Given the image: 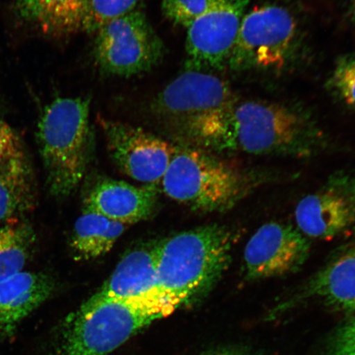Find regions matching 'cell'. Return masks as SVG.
<instances>
[{"label":"cell","mask_w":355,"mask_h":355,"mask_svg":"<svg viewBox=\"0 0 355 355\" xmlns=\"http://www.w3.org/2000/svg\"><path fill=\"white\" fill-rule=\"evenodd\" d=\"M215 0H162L163 15L175 25L188 28Z\"/></svg>","instance_id":"23"},{"label":"cell","mask_w":355,"mask_h":355,"mask_svg":"<svg viewBox=\"0 0 355 355\" xmlns=\"http://www.w3.org/2000/svg\"><path fill=\"white\" fill-rule=\"evenodd\" d=\"M50 275L21 272L0 282V338L11 336L17 326L54 294Z\"/></svg>","instance_id":"15"},{"label":"cell","mask_w":355,"mask_h":355,"mask_svg":"<svg viewBox=\"0 0 355 355\" xmlns=\"http://www.w3.org/2000/svg\"><path fill=\"white\" fill-rule=\"evenodd\" d=\"M141 1L143 0H87L83 32L94 33L110 20L136 10Z\"/></svg>","instance_id":"22"},{"label":"cell","mask_w":355,"mask_h":355,"mask_svg":"<svg viewBox=\"0 0 355 355\" xmlns=\"http://www.w3.org/2000/svg\"><path fill=\"white\" fill-rule=\"evenodd\" d=\"M157 202L155 187H137L121 180L103 179L87 193L83 210L127 225L148 218Z\"/></svg>","instance_id":"14"},{"label":"cell","mask_w":355,"mask_h":355,"mask_svg":"<svg viewBox=\"0 0 355 355\" xmlns=\"http://www.w3.org/2000/svg\"><path fill=\"white\" fill-rule=\"evenodd\" d=\"M13 15L46 37L65 38L83 32L87 0H15Z\"/></svg>","instance_id":"16"},{"label":"cell","mask_w":355,"mask_h":355,"mask_svg":"<svg viewBox=\"0 0 355 355\" xmlns=\"http://www.w3.org/2000/svg\"><path fill=\"white\" fill-rule=\"evenodd\" d=\"M94 33L93 55L101 72L108 76L150 72L165 56V44L139 8L110 20Z\"/></svg>","instance_id":"7"},{"label":"cell","mask_w":355,"mask_h":355,"mask_svg":"<svg viewBox=\"0 0 355 355\" xmlns=\"http://www.w3.org/2000/svg\"><path fill=\"white\" fill-rule=\"evenodd\" d=\"M202 355H251L244 350L236 348L223 347L208 350Z\"/></svg>","instance_id":"26"},{"label":"cell","mask_w":355,"mask_h":355,"mask_svg":"<svg viewBox=\"0 0 355 355\" xmlns=\"http://www.w3.org/2000/svg\"><path fill=\"white\" fill-rule=\"evenodd\" d=\"M250 0H215L187 28L185 70L203 71L227 66Z\"/></svg>","instance_id":"9"},{"label":"cell","mask_w":355,"mask_h":355,"mask_svg":"<svg viewBox=\"0 0 355 355\" xmlns=\"http://www.w3.org/2000/svg\"><path fill=\"white\" fill-rule=\"evenodd\" d=\"M195 146L208 152L307 157L322 152L326 137L308 114L261 101L236 102Z\"/></svg>","instance_id":"1"},{"label":"cell","mask_w":355,"mask_h":355,"mask_svg":"<svg viewBox=\"0 0 355 355\" xmlns=\"http://www.w3.org/2000/svg\"><path fill=\"white\" fill-rule=\"evenodd\" d=\"M101 125L110 157L123 174L149 187L161 184L175 146L125 123L101 119Z\"/></svg>","instance_id":"12"},{"label":"cell","mask_w":355,"mask_h":355,"mask_svg":"<svg viewBox=\"0 0 355 355\" xmlns=\"http://www.w3.org/2000/svg\"><path fill=\"white\" fill-rule=\"evenodd\" d=\"M350 13H352V19L355 21V0H352V7H350Z\"/></svg>","instance_id":"27"},{"label":"cell","mask_w":355,"mask_h":355,"mask_svg":"<svg viewBox=\"0 0 355 355\" xmlns=\"http://www.w3.org/2000/svg\"><path fill=\"white\" fill-rule=\"evenodd\" d=\"M296 226L309 239H332L355 232V173H335L295 211Z\"/></svg>","instance_id":"10"},{"label":"cell","mask_w":355,"mask_h":355,"mask_svg":"<svg viewBox=\"0 0 355 355\" xmlns=\"http://www.w3.org/2000/svg\"><path fill=\"white\" fill-rule=\"evenodd\" d=\"M35 244L37 235L29 222L19 218L0 225V282L24 272Z\"/></svg>","instance_id":"19"},{"label":"cell","mask_w":355,"mask_h":355,"mask_svg":"<svg viewBox=\"0 0 355 355\" xmlns=\"http://www.w3.org/2000/svg\"><path fill=\"white\" fill-rule=\"evenodd\" d=\"M157 259L158 243L145 244L130 251L119 261L99 290L86 302L144 300L167 297L158 290Z\"/></svg>","instance_id":"13"},{"label":"cell","mask_w":355,"mask_h":355,"mask_svg":"<svg viewBox=\"0 0 355 355\" xmlns=\"http://www.w3.org/2000/svg\"><path fill=\"white\" fill-rule=\"evenodd\" d=\"M307 292L332 307L355 313V245L311 279Z\"/></svg>","instance_id":"17"},{"label":"cell","mask_w":355,"mask_h":355,"mask_svg":"<svg viewBox=\"0 0 355 355\" xmlns=\"http://www.w3.org/2000/svg\"><path fill=\"white\" fill-rule=\"evenodd\" d=\"M0 340H1V338H0Z\"/></svg>","instance_id":"28"},{"label":"cell","mask_w":355,"mask_h":355,"mask_svg":"<svg viewBox=\"0 0 355 355\" xmlns=\"http://www.w3.org/2000/svg\"><path fill=\"white\" fill-rule=\"evenodd\" d=\"M125 229L126 225L83 210L74 224L69 243L71 250L78 260L98 259L112 250Z\"/></svg>","instance_id":"18"},{"label":"cell","mask_w":355,"mask_h":355,"mask_svg":"<svg viewBox=\"0 0 355 355\" xmlns=\"http://www.w3.org/2000/svg\"><path fill=\"white\" fill-rule=\"evenodd\" d=\"M297 33L287 8L268 4L244 15L227 66L234 71L278 69L286 63Z\"/></svg>","instance_id":"8"},{"label":"cell","mask_w":355,"mask_h":355,"mask_svg":"<svg viewBox=\"0 0 355 355\" xmlns=\"http://www.w3.org/2000/svg\"><path fill=\"white\" fill-rule=\"evenodd\" d=\"M330 355H355V316L336 332Z\"/></svg>","instance_id":"25"},{"label":"cell","mask_w":355,"mask_h":355,"mask_svg":"<svg viewBox=\"0 0 355 355\" xmlns=\"http://www.w3.org/2000/svg\"><path fill=\"white\" fill-rule=\"evenodd\" d=\"M232 232L208 225L158 243L157 286L181 306L206 296L232 263Z\"/></svg>","instance_id":"2"},{"label":"cell","mask_w":355,"mask_h":355,"mask_svg":"<svg viewBox=\"0 0 355 355\" xmlns=\"http://www.w3.org/2000/svg\"><path fill=\"white\" fill-rule=\"evenodd\" d=\"M261 178L198 146L179 145L161 185L167 197L191 209L223 212L250 195Z\"/></svg>","instance_id":"5"},{"label":"cell","mask_w":355,"mask_h":355,"mask_svg":"<svg viewBox=\"0 0 355 355\" xmlns=\"http://www.w3.org/2000/svg\"><path fill=\"white\" fill-rule=\"evenodd\" d=\"M89 96L60 97L43 111L37 140L49 193L65 198L86 175L93 146Z\"/></svg>","instance_id":"4"},{"label":"cell","mask_w":355,"mask_h":355,"mask_svg":"<svg viewBox=\"0 0 355 355\" xmlns=\"http://www.w3.org/2000/svg\"><path fill=\"white\" fill-rule=\"evenodd\" d=\"M180 307L165 296L85 302L66 318L51 355H109L143 328Z\"/></svg>","instance_id":"3"},{"label":"cell","mask_w":355,"mask_h":355,"mask_svg":"<svg viewBox=\"0 0 355 355\" xmlns=\"http://www.w3.org/2000/svg\"><path fill=\"white\" fill-rule=\"evenodd\" d=\"M29 168L32 165L21 137L0 119V176Z\"/></svg>","instance_id":"21"},{"label":"cell","mask_w":355,"mask_h":355,"mask_svg":"<svg viewBox=\"0 0 355 355\" xmlns=\"http://www.w3.org/2000/svg\"><path fill=\"white\" fill-rule=\"evenodd\" d=\"M331 85L345 103L355 107V55L345 56L337 62Z\"/></svg>","instance_id":"24"},{"label":"cell","mask_w":355,"mask_h":355,"mask_svg":"<svg viewBox=\"0 0 355 355\" xmlns=\"http://www.w3.org/2000/svg\"><path fill=\"white\" fill-rule=\"evenodd\" d=\"M35 199L33 167L0 176V225L32 211Z\"/></svg>","instance_id":"20"},{"label":"cell","mask_w":355,"mask_h":355,"mask_svg":"<svg viewBox=\"0 0 355 355\" xmlns=\"http://www.w3.org/2000/svg\"><path fill=\"white\" fill-rule=\"evenodd\" d=\"M309 239L296 225L269 222L257 230L243 252V277L259 281L298 272L308 260Z\"/></svg>","instance_id":"11"},{"label":"cell","mask_w":355,"mask_h":355,"mask_svg":"<svg viewBox=\"0 0 355 355\" xmlns=\"http://www.w3.org/2000/svg\"><path fill=\"white\" fill-rule=\"evenodd\" d=\"M236 102L225 80L203 71L185 70L155 97L152 111L184 136L223 118Z\"/></svg>","instance_id":"6"}]
</instances>
